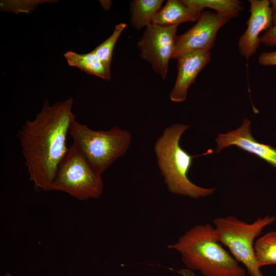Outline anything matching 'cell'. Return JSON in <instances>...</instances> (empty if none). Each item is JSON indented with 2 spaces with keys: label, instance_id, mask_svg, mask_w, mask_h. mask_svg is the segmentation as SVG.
Returning a JSON list of instances; mask_svg holds the SVG:
<instances>
[{
  "label": "cell",
  "instance_id": "9a60e30c",
  "mask_svg": "<svg viewBox=\"0 0 276 276\" xmlns=\"http://www.w3.org/2000/svg\"><path fill=\"white\" fill-rule=\"evenodd\" d=\"M188 6L202 12L206 8L232 18L237 17L243 9L242 2L238 0H182Z\"/></svg>",
  "mask_w": 276,
  "mask_h": 276
},
{
  "label": "cell",
  "instance_id": "9c48e42d",
  "mask_svg": "<svg viewBox=\"0 0 276 276\" xmlns=\"http://www.w3.org/2000/svg\"><path fill=\"white\" fill-rule=\"evenodd\" d=\"M250 16L247 28L240 37L238 47L240 54L248 60L260 44V34L272 25V12L268 0H249Z\"/></svg>",
  "mask_w": 276,
  "mask_h": 276
},
{
  "label": "cell",
  "instance_id": "44dd1931",
  "mask_svg": "<svg viewBox=\"0 0 276 276\" xmlns=\"http://www.w3.org/2000/svg\"><path fill=\"white\" fill-rule=\"evenodd\" d=\"M3 276H12V274L10 273H6Z\"/></svg>",
  "mask_w": 276,
  "mask_h": 276
},
{
  "label": "cell",
  "instance_id": "4fadbf2b",
  "mask_svg": "<svg viewBox=\"0 0 276 276\" xmlns=\"http://www.w3.org/2000/svg\"><path fill=\"white\" fill-rule=\"evenodd\" d=\"M68 65L77 67L81 71L105 80H109L111 75L102 62L93 51L85 54H79L68 51L64 54Z\"/></svg>",
  "mask_w": 276,
  "mask_h": 276
},
{
  "label": "cell",
  "instance_id": "d6986e66",
  "mask_svg": "<svg viewBox=\"0 0 276 276\" xmlns=\"http://www.w3.org/2000/svg\"><path fill=\"white\" fill-rule=\"evenodd\" d=\"M258 62L263 66L276 65V51L262 53L259 56Z\"/></svg>",
  "mask_w": 276,
  "mask_h": 276
},
{
  "label": "cell",
  "instance_id": "ffe728a7",
  "mask_svg": "<svg viewBox=\"0 0 276 276\" xmlns=\"http://www.w3.org/2000/svg\"><path fill=\"white\" fill-rule=\"evenodd\" d=\"M175 271L182 276H196L193 271L189 269H181L179 270H175Z\"/></svg>",
  "mask_w": 276,
  "mask_h": 276
},
{
  "label": "cell",
  "instance_id": "ba28073f",
  "mask_svg": "<svg viewBox=\"0 0 276 276\" xmlns=\"http://www.w3.org/2000/svg\"><path fill=\"white\" fill-rule=\"evenodd\" d=\"M230 19L217 13L202 12L192 28L177 36L172 58L177 59L195 51H210L214 46L218 32Z\"/></svg>",
  "mask_w": 276,
  "mask_h": 276
},
{
  "label": "cell",
  "instance_id": "7a4b0ae2",
  "mask_svg": "<svg viewBox=\"0 0 276 276\" xmlns=\"http://www.w3.org/2000/svg\"><path fill=\"white\" fill-rule=\"evenodd\" d=\"M219 241L213 226L196 225L168 245L180 255L188 269L203 276H245V269Z\"/></svg>",
  "mask_w": 276,
  "mask_h": 276
},
{
  "label": "cell",
  "instance_id": "6da1fadb",
  "mask_svg": "<svg viewBox=\"0 0 276 276\" xmlns=\"http://www.w3.org/2000/svg\"><path fill=\"white\" fill-rule=\"evenodd\" d=\"M73 102L70 97L50 105L45 100L36 118L27 121L17 134L29 180L38 190L50 191L67 151L66 136L75 117Z\"/></svg>",
  "mask_w": 276,
  "mask_h": 276
},
{
  "label": "cell",
  "instance_id": "8992f818",
  "mask_svg": "<svg viewBox=\"0 0 276 276\" xmlns=\"http://www.w3.org/2000/svg\"><path fill=\"white\" fill-rule=\"evenodd\" d=\"M97 172L74 142L60 163L50 191H60L80 200L97 199L103 191Z\"/></svg>",
  "mask_w": 276,
  "mask_h": 276
},
{
  "label": "cell",
  "instance_id": "8fae6325",
  "mask_svg": "<svg viewBox=\"0 0 276 276\" xmlns=\"http://www.w3.org/2000/svg\"><path fill=\"white\" fill-rule=\"evenodd\" d=\"M211 58L210 51H198L187 53L177 59V75L170 94L171 101L181 102L186 100L190 86Z\"/></svg>",
  "mask_w": 276,
  "mask_h": 276
},
{
  "label": "cell",
  "instance_id": "277c9868",
  "mask_svg": "<svg viewBox=\"0 0 276 276\" xmlns=\"http://www.w3.org/2000/svg\"><path fill=\"white\" fill-rule=\"evenodd\" d=\"M68 134L95 170L101 174L117 159L124 156L130 147V133L119 127L95 130L78 122L75 116Z\"/></svg>",
  "mask_w": 276,
  "mask_h": 276
},
{
  "label": "cell",
  "instance_id": "2e32d148",
  "mask_svg": "<svg viewBox=\"0 0 276 276\" xmlns=\"http://www.w3.org/2000/svg\"><path fill=\"white\" fill-rule=\"evenodd\" d=\"M254 250L259 268L276 264V232H268L257 239Z\"/></svg>",
  "mask_w": 276,
  "mask_h": 276
},
{
  "label": "cell",
  "instance_id": "3957f363",
  "mask_svg": "<svg viewBox=\"0 0 276 276\" xmlns=\"http://www.w3.org/2000/svg\"><path fill=\"white\" fill-rule=\"evenodd\" d=\"M190 126L174 124L167 127L154 146L157 162L168 191L173 194L197 199L214 192L213 188H205L190 180L188 172L193 158L180 146L182 134Z\"/></svg>",
  "mask_w": 276,
  "mask_h": 276
},
{
  "label": "cell",
  "instance_id": "ac0fdd59",
  "mask_svg": "<svg viewBox=\"0 0 276 276\" xmlns=\"http://www.w3.org/2000/svg\"><path fill=\"white\" fill-rule=\"evenodd\" d=\"M260 42L265 45L272 47L276 45V12L272 13V25L260 37Z\"/></svg>",
  "mask_w": 276,
  "mask_h": 276
},
{
  "label": "cell",
  "instance_id": "7c38bea8",
  "mask_svg": "<svg viewBox=\"0 0 276 276\" xmlns=\"http://www.w3.org/2000/svg\"><path fill=\"white\" fill-rule=\"evenodd\" d=\"M202 12L188 6L182 0H168L155 15L152 24L162 26H178L183 22L196 21Z\"/></svg>",
  "mask_w": 276,
  "mask_h": 276
},
{
  "label": "cell",
  "instance_id": "5bb4252c",
  "mask_svg": "<svg viewBox=\"0 0 276 276\" xmlns=\"http://www.w3.org/2000/svg\"><path fill=\"white\" fill-rule=\"evenodd\" d=\"M163 0H134L130 3V24L140 30L152 23L155 15L161 9Z\"/></svg>",
  "mask_w": 276,
  "mask_h": 276
},
{
  "label": "cell",
  "instance_id": "e0dca14e",
  "mask_svg": "<svg viewBox=\"0 0 276 276\" xmlns=\"http://www.w3.org/2000/svg\"><path fill=\"white\" fill-rule=\"evenodd\" d=\"M126 27V24L123 22L116 25L113 32L110 36L93 50L107 70L109 71L113 49L118 38Z\"/></svg>",
  "mask_w": 276,
  "mask_h": 276
},
{
  "label": "cell",
  "instance_id": "5b68a950",
  "mask_svg": "<svg viewBox=\"0 0 276 276\" xmlns=\"http://www.w3.org/2000/svg\"><path fill=\"white\" fill-rule=\"evenodd\" d=\"M276 220L274 216L259 217L248 223L233 215L217 217L213 220L219 241L246 268L250 276H263L258 266L254 250L256 239L266 226Z\"/></svg>",
  "mask_w": 276,
  "mask_h": 276
},
{
  "label": "cell",
  "instance_id": "52a82bcc",
  "mask_svg": "<svg viewBox=\"0 0 276 276\" xmlns=\"http://www.w3.org/2000/svg\"><path fill=\"white\" fill-rule=\"evenodd\" d=\"M177 27L151 24L146 28L137 43L141 58L147 61L154 71L163 79L167 77L169 61L173 53Z\"/></svg>",
  "mask_w": 276,
  "mask_h": 276
},
{
  "label": "cell",
  "instance_id": "30bf717a",
  "mask_svg": "<svg viewBox=\"0 0 276 276\" xmlns=\"http://www.w3.org/2000/svg\"><path fill=\"white\" fill-rule=\"evenodd\" d=\"M250 121L245 119L238 129L226 133L219 134L216 138L217 146L216 152L224 148L236 146L239 148L255 155L276 168V149L257 141L250 132Z\"/></svg>",
  "mask_w": 276,
  "mask_h": 276
}]
</instances>
